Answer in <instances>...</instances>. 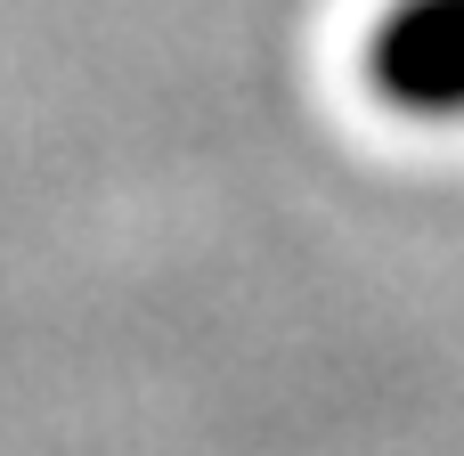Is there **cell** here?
<instances>
[{
  "instance_id": "1",
  "label": "cell",
  "mask_w": 464,
  "mask_h": 456,
  "mask_svg": "<svg viewBox=\"0 0 464 456\" xmlns=\"http://www.w3.org/2000/svg\"><path fill=\"white\" fill-rule=\"evenodd\" d=\"M367 82L408 122H464V0H392L367 33Z\"/></svg>"
}]
</instances>
